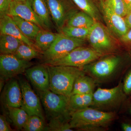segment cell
<instances>
[{
  "mask_svg": "<svg viewBox=\"0 0 131 131\" xmlns=\"http://www.w3.org/2000/svg\"><path fill=\"white\" fill-rule=\"evenodd\" d=\"M48 131H73L71 128L69 121H62L54 120L49 121Z\"/></svg>",
  "mask_w": 131,
  "mask_h": 131,
  "instance_id": "cell-30",
  "label": "cell"
},
{
  "mask_svg": "<svg viewBox=\"0 0 131 131\" xmlns=\"http://www.w3.org/2000/svg\"><path fill=\"white\" fill-rule=\"evenodd\" d=\"M10 118L16 128L22 130L29 115L21 107H7Z\"/></svg>",
  "mask_w": 131,
  "mask_h": 131,
  "instance_id": "cell-24",
  "label": "cell"
},
{
  "mask_svg": "<svg viewBox=\"0 0 131 131\" xmlns=\"http://www.w3.org/2000/svg\"><path fill=\"white\" fill-rule=\"evenodd\" d=\"M123 1L126 5L128 9V12L131 11V0H123Z\"/></svg>",
  "mask_w": 131,
  "mask_h": 131,
  "instance_id": "cell-37",
  "label": "cell"
},
{
  "mask_svg": "<svg viewBox=\"0 0 131 131\" xmlns=\"http://www.w3.org/2000/svg\"><path fill=\"white\" fill-rule=\"evenodd\" d=\"M40 53L41 52L37 49L22 42L13 55L19 59L30 61L39 57Z\"/></svg>",
  "mask_w": 131,
  "mask_h": 131,
  "instance_id": "cell-26",
  "label": "cell"
},
{
  "mask_svg": "<svg viewBox=\"0 0 131 131\" xmlns=\"http://www.w3.org/2000/svg\"><path fill=\"white\" fill-rule=\"evenodd\" d=\"M32 64L30 61L19 59L13 54H1V80L5 81L14 78L17 75L25 73Z\"/></svg>",
  "mask_w": 131,
  "mask_h": 131,
  "instance_id": "cell-9",
  "label": "cell"
},
{
  "mask_svg": "<svg viewBox=\"0 0 131 131\" xmlns=\"http://www.w3.org/2000/svg\"><path fill=\"white\" fill-rule=\"evenodd\" d=\"M58 34L54 33L46 29H41L34 40L36 49L42 54L51 46L57 37Z\"/></svg>",
  "mask_w": 131,
  "mask_h": 131,
  "instance_id": "cell-19",
  "label": "cell"
},
{
  "mask_svg": "<svg viewBox=\"0 0 131 131\" xmlns=\"http://www.w3.org/2000/svg\"><path fill=\"white\" fill-rule=\"evenodd\" d=\"M96 83L92 78L83 73L76 79L71 95L76 94H93Z\"/></svg>",
  "mask_w": 131,
  "mask_h": 131,
  "instance_id": "cell-18",
  "label": "cell"
},
{
  "mask_svg": "<svg viewBox=\"0 0 131 131\" xmlns=\"http://www.w3.org/2000/svg\"><path fill=\"white\" fill-rule=\"evenodd\" d=\"M22 93L21 107L29 116L36 115L44 120L40 98L35 94L30 84L24 79L19 80Z\"/></svg>",
  "mask_w": 131,
  "mask_h": 131,
  "instance_id": "cell-11",
  "label": "cell"
},
{
  "mask_svg": "<svg viewBox=\"0 0 131 131\" xmlns=\"http://www.w3.org/2000/svg\"><path fill=\"white\" fill-rule=\"evenodd\" d=\"M84 43V39L70 37L59 32L51 46L42 53V58L44 62L61 58L75 48L83 46Z\"/></svg>",
  "mask_w": 131,
  "mask_h": 131,
  "instance_id": "cell-7",
  "label": "cell"
},
{
  "mask_svg": "<svg viewBox=\"0 0 131 131\" xmlns=\"http://www.w3.org/2000/svg\"><path fill=\"white\" fill-rule=\"evenodd\" d=\"M127 96L120 81L110 89L99 88L93 93V103L90 107L106 112H115L124 103Z\"/></svg>",
  "mask_w": 131,
  "mask_h": 131,
  "instance_id": "cell-5",
  "label": "cell"
},
{
  "mask_svg": "<svg viewBox=\"0 0 131 131\" xmlns=\"http://www.w3.org/2000/svg\"><path fill=\"white\" fill-rule=\"evenodd\" d=\"M90 30V28L65 26L61 28L59 32L70 37L85 40L88 37Z\"/></svg>",
  "mask_w": 131,
  "mask_h": 131,
  "instance_id": "cell-28",
  "label": "cell"
},
{
  "mask_svg": "<svg viewBox=\"0 0 131 131\" xmlns=\"http://www.w3.org/2000/svg\"><path fill=\"white\" fill-rule=\"evenodd\" d=\"M124 18L127 25L130 29L131 28V11L128 12V13L124 17Z\"/></svg>",
  "mask_w": 131,
  "mask_h": 131,
  "instance_id": "cell-36",
  "label": "cell"
},
{
  "mask_svg": "<svg viewBox=\"0 0 131 131\" xmlns=\"http://www.w3.org/2000/svg\"><path fill=\"white\" fill-rule=\"evenodd\" d=\"M116 112H106L87 107L71 113L69 123L79 131H103L118 118Z\"/></svg>",
  "mask_w": 131,
  "mask_h": 131,
  "instance_id": "cell-1",
  "label": "cell"
},
{
  "mask_svg": "<svg viewBox=\"0 0 131 131\" xmlns=\"http://www.w3.org/2000/svg\"><path fill=\"white\" fill-rule=\"evenodd\" d=\"M15 24L26 37L34 40L39 31L42 29L36 24L18 16H12Z\"/></svg>",
  "mask_w": 131,
  "mask_h": 131,
  "instance_id": "cell-21",
  "label": "cell"
},
{
  "mask_svg": "<svg viewBox=\"0 0 131 131\" xmlns=\"http://www.w3.org/2000/svg\"><path fill=\"white\" fill-rule=\"evenodd\" d=\"M13 0H0V16L6 15Z\"/></svg>",
  "mask_w": 131,
  "mask_h": 131,
  "instance_id": "cell-32",
  "label": "cell"
},
{
  "mask_svg": "<svg viewBox=\"0 0 131 131\" xmlns=\"http://www.w3.org/2000/svg\"><path fill=\"white\" fill-rule=\"evenodd\" d=\"M111 54L103 56L82 69L96 83H106L115 80L122 74L124 61L122 57Z\"/></svg>",
  "mask_w": 131,
  "mask_h": 131,
  "instance_id": "cell-2",
  "label": "cell"
},
{
  "mask_svg": "<svg viewBox=\"0 0 131 131\" xmlns=\"http://www.w3.org/2000/svg\"><path fill=\"white\" fill-rule=\"evenodd\" d=\"M96 21L91 16L81 11L77 12L73 14L68 20L65 26L89 28Z\"/></svg>",
  "mask_w": 131,
  "mask_h": 131,
  "instance_id": "cell-22",
  "label": "cell"
},
{
  "mask_svg": "<svg viewBox=\"0 0 131 131\" xmlns=\"http://www.w3.org/2000/svg\"><path fill=\"white\" fill-rule=\"evenodd\" d=\"M102 1L122 17H125L128 13V9L123 0H102Z\"/></svg>",
  "mask_w": 131,
  "mask_h": 131,
  "instance_id": "cell-29",
  "label": "cell"
},
{
  "mask_svg": "<svg viewBox=\"0 0 131 131\" xmlns=\"http://www.w3.org/2000/svg\"><path fill=\"white\" fill-rule=\"evenodd\" d=\"M22 130L25 131H48V126L46 125L45 120L37 115L29 116Z\"/></svg>",
  "mask_w": 131,
  "mask_h": 131,
  "instance_id": "cell-27",
  "label": "cell"
},
{
  "mask_svg": "<svg viewBox=\"0 0 131 131\" xmlns=\"http://www.w3.org/2000/svg\"><path fill=\"white\" fill-rule=\"evenodd\" d=\"M25 74L37 91L50 90L49 72L46 64H40L28 68Z\"/></svg>",
  "mask_w": 131,
  "mask_h": 131,
  "instance_id": "cell-12",
  "label": "cell"
},
{
  "mask_svg": "<svg viewBox=\"0 0 131 131\" xmlns=\"http://www.w3.org/2000/svg\"><path fill=\"white\" fill-rule=\"evenodd\" d=\"M122 83L123 89L127 96L131 95V68L125 74Z\"/></svg>",
  "mask_w": 131,
  "mask_h": 131,
  "instance_id": "cell-31",
  "label": "cell"
},
{
  "mask_svg": "<svg viewBox=\"0 0 131 131\" xmlns=\"http://www.w3.org/2000/svg\"><path fill=\"white\" fill-rule=\"evenodd\" d=\"M122 41L125 43H131V28L125 35L121 37Z\"/></svg>",
  "mask_w": 131,
  "mask_h": 131,
  "instance_id": "cell-34",
  "label": "cell"
},
{
  "mask_svg": "<svg viewBox=\"0 0 131 131\" xmlns=\"http://www.w3.org/2000/svg\"><path fill=\"white\" fill-rule=\"evenodd\" d=\"M2 100L6 107H21L22 93L19 81L12 78L6 84L2 94Z\"/></svg>",
  "mask_w": 131,
  "mask_h": 131,
  "instance_id": "cell-14",
  "label": "cell"
},
{
  "mask_svg": "<svg viewBox=\"0 0 131 131\" xmlns=\"http://www.w3.org/2000/svg\"><path fill=\"white\" fill-rule=\"evenodd\" d=\"M34 11L38 17L45 29L51 30L53 22L45 0H29Z\"/></svg>",
  "mask_w": 131,
  "mask_h": 131,
  "instance_id": "cell-17",
  "label": "cell"
},
{
  "mask_svg": "<svg viewBox=\"0 0 131 131\" xmlns=\"http://www.w3.org/2000/svg\"><path fill=\"white\" fill-rule=\"evenodd\" d=\"M0 32L1 34H7L17 38L26 44L37 50L32 40L22 33L12 16L7 14L0 16Z\"/></svg>",
  "mask_w": 131,
  "mask_h": 131,
  "instance_id": "cell-16",
  "label": "cell"
},
{
  "mask_svg": "<svg viewBox=\"0 0 131 131\" xmlns=\"http://www.w3.org/2000/svg\"><path fill=\"white\" fill-rule=\"evenodd\" d=\"M105 55L92 47L80 46L61 58L45 62L44 64L46 65L72 66L81 69Z\"/></svg>",
  "mask_w": 131,
  "mask_h": 131,
  "instance_id": "cell-6",
  "label": "cell"
},
{
  "mask_svg": "<svg viewBox=\"0 0 131 131\" xmlns=\"http://www.w3.org/2000/svg\"><path fill=\"white\" fill-rule=\"evenodd\" d=\"M52 22L59 32L66 25L68 20L75 13L68 0H45Z\"/></svg>",
  "mask_w": 131,
  "mask_h": 131,
  "instance_id": "cell-10",
  "label": "cell"
},
{
  "mask_svg": "<svg viewBox=\"0 0 131 131\" xmlns=\"http://www.w3.org/2000/svg\"><path fill=\"white\" fill-rule=\"evenodd\" d=\"M7 14L18 16L36 24L42 29H45L42 21L34 11L29 0L19 2L13 1Z\"/></svg>",
  "mask_w": 131,
  "mask_h": 131,
  "instance_id": "cell-13",
  "label": "cell"
},
{
  "mask_svg": "<svg viewBox=\"0 0 131 131\" xmlns=\"http://www.w3.org/2000/svg\"><path fill=\"white\" fill-rule=\"evenodd\" d=\"M101 6L104 18L110 29L120 37L126 34L130 28L124 17L115 13L102 1Z\"/></svg>",
  "mask_w": 131,
  "mask_h": 131,
  "instance_id": "cell-15",
  "label": "cell"
},
{
  "mask_svg": "<svg viewBox=\"0 0 131 131\" xmlns=\"http://www.w3.org/2000/svg\"><path fill=\"white\" fill-rule=\"evenodd\" d=\"M13 1H19V2H23L25 1L26 0H13Z\"/></svg>",
  "mask_w": 131,
  "mask_h": 131,
  "instance_id": "cell-39",
  "label": "cell"
},
{
  "mask_svg": "<svg viewBox=\"0 0 131 131\" xmlns=\"http://www.w3.org/2000/svg\"><path fill=\"white\" fill-rule=\"evenodd\" d=\"M121 127L124 131H131V122H124L121 124Z\"/></svg>",
  "mask_w": 131,
  "mask_h": 131,
  "instance_id": "cell-35",
  "label": "cell"
},
{
  "mask_svg": "<svg viewBox=\"0 0 131 131\" xmlns=\"http://www.w3.org/2000/svg\"><path fill=\"white\" fill-rule=\"evenodd\" d=\"M37 91L49 121L54 120L70 121V97L55 93L50 90Z\"/></svg>",
  "mask_w": 131,
  "mask_h": 131,
  "instance_id": "cell-4",
  "label": "cell"
},
{
  "mask_svg": "<svg viewBox=\"0 0 131 131\" xmlns=\"http://www.w3.org/2000/svg\"><path fill=\"white\" fill-rule=\"evenodd\" d=\"M0 131H13V129L8 124L6 117L4 115H0Z\"/></svg>",
  "mask_w": 131,
  "mask_h": 131,
  "instance_id": "cell-33",
  "label": "cell"
},
{
  "mask_svg": "<svg viewBox=\"0 0 131 131\" xmlns=\"http://www.w3.org/2000/svg\"><path fill=\"white\" fill-rule=\"evenodd\" d=\"M87 39L91 47L104 55L112 54L115 51V45L109 32L99 21H95L90 28Z\"/></svg>",
  "mask_w": 131,
  "mask_h": 131,
  "instance_id": "cell-8",
  "label": "cell"
},
{
  "mask_svg": "<svg viewBox=\"0 0 131 131\" xmlns=\"http://www.w3.org/2000/svg\"><path fill=\"white\" fill-rule=\"evenodd\" d=\"M22 41L17 38L7 34H1L0 52L1 54H14Z\"/></svg>",
  "mask_w": 131,
  "mask_h": 131,
  "instance_id": "cell-23",
  "label": "cell"
},
{
  "mask_svg": "<svg viewBox=\"0 0 131 131\" xmlns=\"http://www.w3.org/2000/svg\"><path fill=\"white\" fill-rule=\"evenodd\" d=\"M128 111L129 114L131 115V101L129 103V106H128Z\"/></svg>",
  "mask_w": 131,
  "mask_h": 131,
  "instance_id": "cell-38",
  "label": "cell"
},
{
  "mask_svg": "<svg viewBox=\"0 0 131 131\" xmlns=\"http://www.w3.org/2000/svg\"><path fill=\"white\" fill-rule=\"evenodd\" d=\"M46 65L50 77V90L70 97L76 79L84 71L81 68L72 66Z\"/></svg>",
  "mask_w": 131,
  "mask_h": 131,
  "instance_id": "cell-3",
  "label": "cell"
},
{
  "mask_svg": "<svg viewBox=\"0 0 131 131\" xmlns=\"http://www.w3.org/2000/svg\"><path fill=\"white\" fill-rule=\"evenodd\" d=\"M93 94H76L69 97V108L71 113L92 106Z\"/></svg>",
  "mask_w": 131,
  "mask_h": 131,
  "instance_id": "cell-20",
  "label": "cell"
},
{
  "mask_svg": "<svg viewBox=\"0 0 131 131\" xmlns=\"http://www.w3.org/2000/svg\"><path fill=\"white\" fill-rule=\"evenodd\" d=\"M82 12L91 16L96 21L100 20V14L93 0H71Z\"/></svg>",
  "mask_w": 131,
  "mask_h": 131,
  "instance_id": "cell-25",
  "label": "cell"
}]
</instances>
